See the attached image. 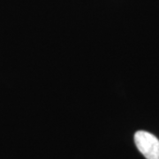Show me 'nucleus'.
I'll list each match as a JSON object with an SVG mask.
<instances>
[{"instance_id": "obj_1", "label": "nucleus", "mask_w": 159, "mask_h": 159, "mask_svg": "<svg viewBox=\"0 0 159 159\" xmlns=\"http://www.w3.org/2000/svg\"><path fill=\"white\" fill-rule=\"evenodd\" d=\"M134 143L138 150L147 159H159V140L146 131H137Z\"/></svg>"}]
</instances>
